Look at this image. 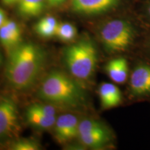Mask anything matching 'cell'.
<instances>
[{
    "instance_id": "6da1fadb",
    "label": "cell",
    "mask_w": 150,
    "mask_h": 150,
    "mask_svg": "<svg viewBox=\"0 0 150 150\" xmlns=\"http://www.w3.org/2000/svg\"><path fill=\"white\" fill-rule=\"evenodd\" d=\"M44 50L33 42H22L10 52L6 76L13 88L29 89L42 72L45 63Z\"/></svg>"
},
{
    "instance_id": "7a4b0ae2",
    "label": "cell",
    "mask_w": 150,
    "mask_h": 150,
    "mask_svg": "<svg viewBox=\"0 0 150 150\" xmlns=\"http://www.w3.org/2000/svg\"><path fill=\"white\" fill-rule=\"evenodd\" d=\"M38 95L52 105L70 109H80L87 103L86 91L76 79L59 70L47 75L39 88Z\"/></svg>"
},
{
    "instance_id": "3957f363",
    "label": "cell",
    "mask_w": 150,
    "mask_h": 150,
    "mask_svg": "<svg viewBox=\"0 0 150 150\" xmlns=\"http://www.w3.org/2000/svg\"><path fill=\"white\" fill-rule=\"evenodd\" d=\"M97 59L96 46L88 38L67 46L63 52L65 67L73 77L79 80H88L93 76Z\"/></svg>"
},
{
    "instance_id": "277c9868",
    "label": "cell",
    "mask_w": 150,
    "mask_h": 150,
    "mask_svg": "<svg viewBox=\"0 0 150 150\" xmlns=\"http://www.w3.org/2000/svg\"><path fill=\"white\" fill-rule=\"evenodd\" d=\"M101 42L108 53L126 51L134 42L136 31L128 20L114 19L106 22L99 33Z\"/></svg>"
},
{
    "instance_id": "5b68a950",
    "label": "cell",
    "mask_w": 150,
    "mask_h": 150,
    "mask_svg": "<svg viewBox=\"0 0 150 150\" xmlns=\"http://www.w3.org/2000/svg\"><path fill=\"white\" fill-rule=\"evenodd\" d=\"M78 138L82 145L91 149L104 147L112 140L109 129L102 122L92 118L79 121Z\"/></svg>"
},
{
    "instance_id": "8992f818",
    "label": "cell",
    "mask_w": 150,
    "mask_h": 150,
    "mask_svg": "<svg viewBox=\"0 0 150 150\" xmlns=\"http://www.w3.org/2000/svg\"><path fill=\"white\" fill-rule=\"evenodd\" d=\"M18 110L10 97L0 99V140L9 138L18 129Z\"/></svg>"
},
{
    "instance_id": "52a82bcc",
    "label": "cell",
    "mask_w": 150,
    "mask_h": 150,
    "mask_svg": "<svg viewBox=\"0 0 150 150\" xmlns=\"http://www.w3.org/2000/svg\"><path fill=\"white\" fill-rule=\"evenodd\" d=\"M122 0H71V8L76 13L96 16L108 12L120 3Z\"/></svg>"
},
{
    "instance_id": "ba28073f",
    "label": "cell",
    "mask_w": 150,
    "mask_h": 150,
    "mask_svg": "<svg viewBox=\"0 0 150 150\" xmlns=\"http://www.w3.org/2000/svg\"><path fill=\"white\" fill-rule=\"evenodd\" d=\"M79 121L76 115L63 114L56 118L54 125V136L60 143H65L78 137Z\"/></svg>"
},
{
    "instance_id": "9c48e42d",
    "label": "cell",
    "mask_w": 150,
    "mask_h": 150,
    "mask_svg": "<svg viewBox=\"0 0 150 150\" xmlns=\"http://www.w3.org/2000/svg\"><path fill=\"white\" fill-rule=\"evenodd\" d=\"M129 88L134 96L150 95V65L140 64L135 67L131 74Z\"/></svg>"
},
{
    "instance_id": "30bf717a",
    "label": "cell",
    "mask_w": 150,
    "mask_h": 150,
    "mask_svg": "<svg viewBox=\"0 0 150 150\" xmlns=\"http://www.w3.org/2000/svg\"><path fill=\"white\" fill-rule=\"evenodd\" d=\"M22 42V31L15 21L7 19L0 27V43L4 47L11 52Z\"/></svg>"
},
{
    "instance_id": "8fae6325",
    "label": "cell",
    "mask_w": 150,
    "mask_h": 150,
    "mask_svg": "<svg viewBox=\"0 0 150 150\" xmlns=\"http://www.w3.org/2000/svg\"><path fill=\"white\" fill-rule=\"evenodd\" d=\"M99 96L101 106L104 109L116 107L121 104L122 93L115 84L103 83L99 88Z\"/></svg>"
},
{
    "instance_id": "7c38bea8",
    "label": "cell",
    "mask_w": 150,
    "mask_h": 150,
    "mask_svg": "<svg viewBox=\"0 0 150 150\" xmlns=\"http://www.w3.org/2000/svg\"><path fill=\"white\" fill-rule=\"evenodd\" d=\"M108 77L116 83H124L129 75L127 61L123 57H118L110 60L105 67Z\"/></svg>"
},
{
    "instance_id": "4fadbf2b",
    "label": "cell",
    "mask_w": 150,
    "mask_h": 150,
    "mask_svg": "<svg viewBox=\"0 0 150 150\" xmlns=\"http://www.w3.org/2000/svg\"><path fill=\"white\" fill-rule=\"evenodd\" d=\"M25 118L29 125L40 130H47L54 127L56 120V117H48L42 115L31 106L27 108Z\"/></svg>"
},
{
    "instance_id": "5bb4252c",
    "label": "cell",
    "mask_w": 150,
    "mask_h": 150,
    "mask_svg": "<svg viewBox=\"0 0 150 150\" xmlns=\"http://www.w3.org/2000/svg\"><path fill=\"white\" fill-rule=\"evenodd\" d=\"M18 12L25 18L38 16L47 6L46 0H18Z\"/></svg>"
},
{
    "instance_id": "9a60e30c",
    "label": "cell",
    "mask_w": 150,
    "mask_h": 150,
    "mask_svg": "<svg viewBox=\"0 0 150 150\" xmlns=\"http://www.w3.org/2000/svg\"><path fill=\"white\" fill-rule=\"evenodd\" d=\"M59 23L55 18L45 16L41 18L35 26V30L42 38H51L56 35V31Z\"/></svg>"
},
{
    "instance_id": "2e32d148",
    "label": "cell",
    "mask_w": 150,
    "mask_h": 150,
    "mask_svg": "<svg viewBox=\"0 0 150 150\" xmlns=\"http://www.w3.org/2000/svg\"><path fill=\"white\" fill-rule=\"evenodd\" d=\"M76 35V29L73 24L68 22L59 23L56 31L58 38L64 42H70L74 40Z\"/></svg>"
},
{
    "instance_id": "e0dca14e",
    "label": "cell",
    "mask_w": 150,
    "mask_h": 150,
    "mask_svg": "<svg viewBox=\"0 0 150 150\" xmlns=\"http://www.w3.org/2000/svg\"><path fill=\"white\" fill-rule=\"evenodd\" d=\"M40 145L35 140L31 139H18L13 142L11 146V149L13 150H38L40 149Z\"/></svg>"
},
{
    "instance_id": "ac0fdd59",
    "label": "cell",
    "mask_w": 150,
    "mask_h": 150,
    "mask_svg": "<svg viewBox=\"0 0 150 150\" xmlns=\"http://www.w3.org/2000/svg\"><path fill=\"white\" fill-rule=\"evenodd\" d=\"M31 106L42 115L48 116V117H56V110L53 105L35 104Z\"/></svg>"
},
{
    "instance_id": "d6986e66",
    "label": "cell",
    "mask_w": 150,
    "mask_h": 150,
    "mask_svg": "<svg viewBox=\"0 0 150 150\" xmlns=\"http://www.w3.org/2000/svg\"><path fill=\"white\" fill-rule=\"evenodd\" d=\"M67 1V0H46L47 6L52 7V8L58 7L63 4Z\"/></svg>"
},
{
    "instance_id": "ffe728a7",
    "label": "cell",
    "mask_w": 150,
    "mask_h": 150,
    "mask_svg": "<svg viewBox=\"0 0 150 150\" xmlns=\"http://www.w3.org/2000/svg\"><path fill=\"white\" fill-rule=\"evenodd\" d=\"M6 20H7V18H6V16L4 11L2 10V9L0 8V27H1V26L5 23V22L6 21Z\"/></svg>"
},
{
    "instance_id": "44dd1931",
    "label": "cell",
    "mask_w": 150,
    "mask_h": 150,
    "mask_svg": "<svg viewBox=\"0 0 150 150\" xmlns=\"http://www.w3.org/2000/svg\"><path fill=\"white\" fill-rule=\"evenodd\" d=\"M4 4L6 6H11L13 4H16L18 3V0H1Z\"/></svg>"
},
{
    "instance_id": "7402d4cb",
    "label": "cell",
    "mask_w": 150,
    "mask_h": 150,
    "mask_svg": "<svg viewBox=\"0 0 150 150\" xmlns=\"http://www.w3.org/2000/svg\"><path fill=\"white\" fill-rule=\"evenodd\" d=\"M147 12L148 16H149V18H150V2L149 3V4L147 5Z\"/></svg>"
},
{
    "instance_id": "603a6c76",
    "label": "cell",
    "mask_w": 150,
    "mask_h": 150,
    "mask_svg": "<svg viewBox=\"0 0 150 150\" xmlns=\"http://www.w3.org/2000/svg\"><path fill=\"white\" fill-rule=\"evenodd\" d=\"M1 54H0V65H1Z\"/></svg>"
}]
</instances>
